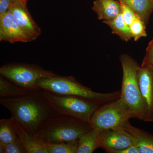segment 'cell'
Returning a JSON list of instances; mask_svg holds the SVG:
<instances>
[{
    "label": "cell",
    "instance_id": "6da1fadb",
    "mask_svg": "<svg viewBox=\"0 0 153 153\" xmlns=\"http://www.w3.org/2000/svg\"><path fill=\"white\" fill-rule=\"evenodd\" d=\"M0 103L8 110L12 117L33 135H36L46 122L63 115L52 106L42 89L30 91L13 97H0Z\"/></svg>",
    "mask_w": 153,
    "mask_h": 153
},
{
    "label": "cell",
    "instance_id": "7a4b0ae2",
    "mask_svg": "<svg viewBox=\"0 0 153 153\" xmlns=\"http://www.w3.org/2000/svg\"><path fill=\"white\" fill-rule=\"evenodd\" d=\"M41 89L57 94L75 96L103 105L120 97V91L108 93L95 92L82 85L73 76H54L41 78L36 82Z\"/></svg>",
    "mask_w": 153,
    "mask_h": 153
},
{
    "label": "cell",
    "instance_id": "3957f363",
    "mask_svg": "<svg viewBox=\"0 0 153 153\" xmlns=\"http://www.w3.org/2000/svg\"><path fill=\"white\" fill-rule=\"evenodd\" d=\"M92 128L90 123L63 115L46 122L40 127L36 135L52 143L72 142L78 140L81 135Z\"/></svg>",
    "mask_w": 153,
    "mask_h": 153
},
{
    "label": "cell",
    "instance_id": "277c9868",
    "mask_svg": "<svg viewBox=\"0 0 153 153\" xmlns=\"http://www.w3.org/2000/svg\"><path fill=\"white\" fill-rule=\"evenodd\" d=\"M123 71L120 97L127 104L134 118L144 120L147 109L138 79L140 66L129 55L124 54L120 57Z\"/></svg>",
    "mask_w": 153,
    "mask_h": 153
},
{
    "label": "cell",
    "instance_id": "5b68a950",
    "mask_svg": "<svg viewBox=\"0 0 153 153\" xmlns=\"http://www.w3.org/2000/svg\"><path fill=\"white\" fill-rule=\"evenodd\" d=\"M0 74L27 91L41 89L36 84L38 80L57 74L38 65L20 63H10L3 65L0 68Z\"/></svg>",
    "mask_w": 153,
    "mask_h": 153
},
{
    "label": "cell",
    "instance_id": "8992f818",
    "mask_svg": "<svg viewBox=\"0 0 153 153\" xmlns=\"http://www.w3.org/2000/svg\"><path fill=\"white\" fill-rule=\"evenodd\" d=\"M43 93L60 114L73 117L87 123H90L94 113L100 106L93 101L75 96L57 94L44 90Z\"/></svg>",
    "mask_w": 153,
    "mask_h": 153
},
{
    "label": "cell",
    "instance_id": "52a82bcc",
    "mask_svg": "<svg viewBox=\"0 0 153 153\" xmlns=\"http://www.w3.org/2000/svg\"><path fill=\"white\" fill-rule=\"evenodd\" d=\"M132 118L133 116L130 108L120 97L99 107L92 115L90 124L92 128L101 131L121 128Z\"/></svg>",
    "mask_w": 153,
    "mask_h": 153
},
{
    "label": "cell",
    "instance_id": "ba28073f",
    "mask_svg": "<svg viewBox=\"0 0 153 153\" xmlns=\"http://www.w3.org/2000/svg\"><path fill=\"white\" fill-rule=\"evenodd\" d=\"M134 145L132 137L122 128L108 129L100 131L98 147L108 153H119Z\"/></svg>",
    "mask_w": 153,
    "mask_h": 153
},
{
    "label": "cell",
    "instance_id": "9c48e42d",
    "mask_svg": "<svg viewBox=\"0 0 153 153\" xmlns=\"http://www.w3.org/2000/svg\"><path fill=\"white\" fill-rule=\"evenodd\" d=\"M9 11L13 15L30 42L41 35V30L28 11L27 4L21 0H14Z\"/></svg>",
    "mask_w": 153,
    "mask_h": 153
},
{
    "label": "cell",
    "instance_id": "30bf717a",
    "mask_svg": "<svg viewBox=\"0 0 153 153\" xmlns=\"http://www.w3.org/2000/svg\"><path fill=\"white\" fill-rule=\"evenodd\" d=\"M0 41L11 44L30 42L27 36L9 11L0 14Z\"/></svg>",
    "mask_w": 153,
    "mask_h": 153
},
{
    "label": "cell",
    "instance_id": "8fae6325",
    "mask_svg": "<svg viewBox=\"0 0 153 153\" xmlns=\"http://www.w3.org/2000/svg\"><path fill=\"white\" fill-rule=\"evenodd\" d=\"M138 79L147 109L144 122H153V67L140 66Z\"/></svg>",
    "mask_w": 153,
    "mask_h": 153
},
{
    "label": "cell",
    "instance_id": "7c38bea8",
    "mask_svg": "<svg viewBox=\"0 0 153 153\" xmlns=\"http://www.w3.org/2000/svg\"><path fill=\"white\" fill-rule=\"evenodd\" d=\"M10 121L17 136L25 147L27 153H48L44 141L36 135L31 134L13 118Z\"/></svg>",
    "mask_w": 153,
    "mask_h": 153
},
{
    "label": "cell",
    "instance_id": "4fadbf2b",
    "mask_svg": "<svg viewBox=\"0 0 153 153\" xmlns=\"http://www.w3.org/2000/svg\"><path fill=\"white\" fill-rule=\"evenodd\" d=\"M133 139L139 153H153V134L132 125L128 121L121 127Z\"/></svg>",
    "mask_w": 153,
    "mask_h": 153
},
{
    "label": "cell",
    "instance_id": "5bb4252c",
    "mask_svg": "<svg viewBox=\"0 0 153 153\" xmlns=\"http://www.w3.org/2000/svg\"><path fill=\"white\" fill-rule=\"evenodd\" d=\"M92 9L97 15V19L103 21L114 19L121 11L118 0H95Z\"/></svg>",
    "mask_w": 153,
    "mask_h": 153
},
{
    "label": "cell",
    "instance_id": "9a60e30c",
    "mask_svg": "<svg viewBox=\"0 0 153 153\" xmlns=\"http://www.w3.org/2000/svg\"><path fill=\"white\" fill-rule=\"evenodd\" d=\"M131 8L146 25L153 12L152 0H119Z\"/></svg>",
    "mask_w": 153,
    "mask_h": 153
},
{
    "label": "cell",
    "instance_id": "2e32d148",
    "mask_svg": "<svg viewBox=\"0 0 153 153\" xmlns=\"http://www.w3.org/2000/svg\"><path fill=\"white\" fill-rule=\"evenodd\" d=\"M100 131L92 128L81 135L78 140L77 153H92L98 149Z\"/></svg>",
    "mask_w": 153,
    "mask_h": 153
},
{
    "label": "cell",
    "instance_id": "e0dca14e",
    "mask_svg": "<svg viewBox=\"0 0 153 153\" xmlns=\"http://www.w3.org/2000/svg\"><path fill=\"white\" fill-rule=\"evenodd\" d=\"M103 23L109 26L113 34L119 36L123 41L128 42L132 38L129 27L124 21L121 13L114 19L103 21Z\"/></svg>",
    "mask_w": 153,
    "mask_h": 153
},
{
    "label": "cell",
    "instance_id": "ac0fdd59",
    "mask_svg": "<svg viewBox=\"0 0 153 153\" xmlns=\"http://www.w3.org/2000/svg\"><path fill=\"white\" fill-rule=\"evenodd\" d=\"M28 91L18 86L5 77L0 76V97L17 96L27 93Z\"/></svg>",
    "mask_w": 153,
    "mask_h": 153
},
{
    "label": "cell",
    "instance_id": "d6986e66",
    "mask_svg": "<svg viewBox=\"0 0 153 153\" xmlns=\"http://www.w3.org/2000/svg\"><path fill=\"white\" fill-rule=\"evenodd\" d=\"M18 137L10 119L0 120V142L7 144L15 140Z\"/></svg>",
    "mask_w": 153,
    "mask_h": 153
},
{
    "label": "cell",
    "instance_id": "ffe728a7",
    "mask_svg": "<svg viewBox=\"0 0 153 153\" xmlns=\"http://www.w3.org/2000/svg\"><path fill=\"white\" fill-rule=\"evenodd\" d=\"M44 142L48 153H77L78 140L59 143Z\"/></svg>",
    "mask_w": 153,
    "mask_h": 153
},
{
    "label": "cell",
    "instance_id": "44dd1931",
    "mask_svg": "<svg viewBox=\"0 0 153 153\" xmlns=\"http://www.w3.org/2000/svg\"><path fill=\"white\" fill-rule=\"evenodd\" d=\"M146 24L140 17H136L129 26L132 38L137 41L142 37L147 36Z\"/></svg>",
    "mask_w": 153,
    "mask_h": 153
},
{
    "label": "cell",
    "instance_id": "7402d4cb",
    "mask_svg": "<svg viewBox=\"0 0 153 153\" xmlns=\"http://www.w3.org/2000/svg\"><path fill=\"white\" fill-rule=\"evenodd\" d=\"M2 144L4 148L5 153H27L25 147L18 137L10 143Z\"/></svg>",
    "mask_w": 153,
    "mask_h": 153
},
{
    "label": "cell",
    "instance_id": "603a6c76",
    "mask_svg": "<svg viewBox=\"0 0 153 153\" xmlns=\"http://www.w3.org/2000/svg\"><path fill=\"white\" fill-rule=\"evenodd\" d=\"M120 2L121 5V13L122 15L123 18L126 24L129 27L134 19L138 16L128 6L122 2Z\"/></svg>",
    "mask_w": 153,
    "mask_h": 153
},
{
    "label": "cell",
    "instance_id": "cb8c5ba5",
    "mask_svg": "<svg viewBox=\"0 0 153 153\" xmlns=\"http://www.w3.org/2000/svg\"><path fill=\"white\" fill-rule=\"evenodd\" d=\"M141 66L153 67V38L147 47L146 54Z\"/></svg>",
    "mask_w": 153,
    "mask_h": 153
},
{
    "label": "cell",
    "instance_id": "d4e9b609",
    "mask_svg": "<svg viewBox=\"0 0 153 153\" xmlns=\"http://www.w3.org/2000/svg\"><path fill=\"white\" fill-rule=\"evenodd\" d=\"M14 0H0V14L9 11Z\"/></svg>",
    "mask_w": 153,
    "mask_h": 153
},
{
    "label": "cell",
    "instance_id": "484cf974",
    "mask_svg": "<svg viewBox=\"0 0 153 153\" xmlns=\"http://www.w3.org/2000/svg\"><path fill=\"white\" fill-rule=\"evenodd\" d=\"M119 153H139L138 148L135 145H132L126 148Z\"/></svg>",
    "mask_w": 153,
    "mask_h": 153
},
{
    "label": "cell",
    "instance_id": "4316f807",
    "mask_svg": "<svg viewBox=\"0 0 153 153\" xmlns=\"http://www.w3.org/2000/svg\"><path fill=\"white\" fill-rule=\"evenodd\" d=\"M21 1H22L23 2H24L25 4H27L28 0H21Z\"/></svg>",
    "mask_w": 153,
    "mask_h": 153
},
{
    "label": "cell",
    "instance_id": "83f0119b",
    "mask_svg": "<svg viewBox=\"0 0 153 153\" xmlns=\"http://www.w3.org/2000/svg\"><path fill=\"white\" fill-rule=\"evenodd\" d=\"M152 1H153V0H152Z\"/></svg>",
    "mask_w": 153,
    "mask_h": 153
}]
</instances>
